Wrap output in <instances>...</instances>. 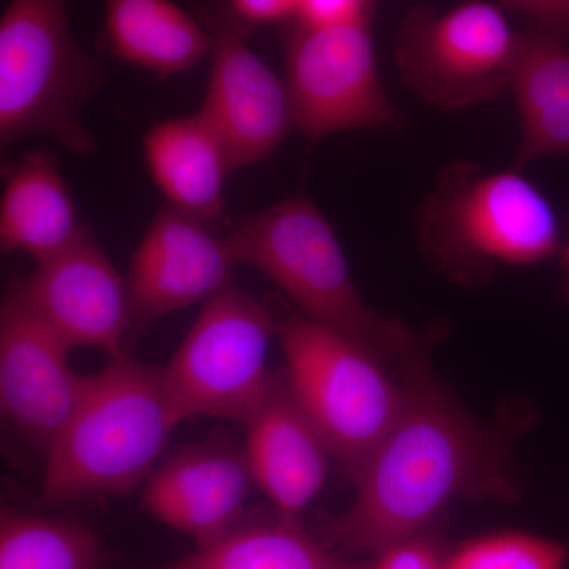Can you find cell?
<instances>
[{"mask_svg": "<svg viewBox=\"0 0 569 569\" xmlns=\"http://www.w3.org/2000/svg\"><path fill=\"white\" fill-rule=\"evenodd\" d=\"M104 50L159 77L183 73L211 54L201 20L173 0H104Z\"/></svg>", "mask_w": 569, "mask_h": 569, "instance_id": "19", "label": "cell"}, {"mask_svg": "<svg viewBox=\"0 0 569 569\" xmlns=\"http://www.w3.org/2000/svg\"><path fill=\"white\" fill-rule=\"evenodd\" d=\"M29 301L73 348H96L111 359L127 355L132 328L129 283L88 227L61 252L21 276Z\"/></svg>", "mask_w": 569, "mask_h": 569, "instance_id": "12", "label": "cell"}, {"mask_svg": "<svg viewBox=\"0 0 569 569\" xmlns=\"http://www.w3.org/2000/svg\"><path fill=\"white\" fill-rule=\"evenodd\" d=\"M403 406L355 479L350 507L329 523L328 545L377 556L430 529L456 497L511 500L518 481L505 445L433 372L425 339L397 359Z\"/></svg>", "mask_w": 569, "mask_h": 569, "instance_id": "1", "label": "cell"}, {"mask_svg": "<svg viewBox=\"0 0 569 569\" xmlns=\"http://www.w3.org/2000/svg\"><path fill=\"white\" fill-rule=\"evenodd\" d=\"M295 129L310 140L400 121L378 70L369 21L312 28L295 22L284 39Z\"/></svg>", "mask_w": 569, "mask_h": 569, "instance_id": "9", "label": "cell"}, {"mask_svg": "<svg viewBox=\"0 0 569 569\" xmlns=\"http://www.w3.org/2000/svg\"><path fill=\"white\" fill-rule=\"evenodd\" d=\"M372 0H299L296 22L312 28L370 21Z\"/></svg>", "mask_w": 569, "mask_h": 569, "instance_id": "24", "label": "cell"}, {"mask_svg": "<svg viewBox=\"0 0 569 569\" xmlns=\"http://www.w3.org/2000/svg\"><path fill=\"white\" fill-rule=\"evenodd\" d=\"M157 569H369L274 511L269 519L236 523L220 537Z\"/></svg>", "mask_w": 569, "mask_h": 569, "instance_id": "20", "label": "cell"}, {"mask_svg": "<svg viewBox=\"0 0 569 569\" xmlns=\"http://www.w3.org/2000/svg\"><path fill=\"white\" fill-rule=\"evenodd\" d=\"M507 9L530 18V24L569 40V0H500Z\"/></svg>", "mask_w": 569, "mask_h": 569, "instance_id": "26", "label": "cell"}, {"mask_svg": "<svg viewBox=\"0 0 569 569\" xmlns=\"http://www.w3.org/2000/svg\"><path fill=\"white\" fill-rule=\"evenodd\" d=\"M234 20L252 31L257 26L274 24L296 18L299 0H222Z\"/></svg>", "mask_w": 569, "mask_h": 569, "instance_id": "25", "label": "cell"}, {"mask_svg": "<svg viewBox=\"0 0 569 569\" xmlns=\"http://www.w3.org/2000/svg\"><path fill=\"white\" fill-rule=\"evenodd\" d=\"M144 159L171 206L208 223L223 216L224 182L233 168L200 112L156 123L144 134Z\"/></svg>", "mask_w": 569, "mask_h": 569, "instance_id": "18", "label": "cell"}, {"mask_svg": "<svg viewBox=\"0 0 569 569\" xmlns=\"http://www.w3.org/2000/svg\"><path fill=\"white\" fill-rule=\"evenodd\" d=\"M211 36V73L204 121L223 142L231 168L263 162L295 129L287 82L250 48V29L231 17L222 0H194Z\"/></svg>", "mask_w": 569, "mask_h": 569, "instance_id": "10", "label": "cell"}, {"mask_svg": "<svg viewBox=\"0 0 569 569\" xmlns=\"http://www.w3.org/2000/svg\"><path fill=\"white\" fill-rule=\"evenodd\" d=\"M417 227L430 263L467 287L488 283L500 266H538L563 249L556 209L515 167L447 164L419 208Z\"/></svg>", "mask_w": 569, "mask_h": 569, "instance_id": "3", "label": "cell"}, {"mask_svg": "<svg viewBox=\"0 0 569 569\" xmlns=\"http://www.w3.org/2000/svg\"><path fill=\"white\" fill-rule=\"evenodd\" d=\"M0 200V249L48 260L70 244L82 227L54 153H22L7 167Z\"/></svg>", "mask_w": 569, "mask_h": 569, "instance_id": "17", "label": "cell"}, {"mask_svg": "<svg viewBox=\"0 0 569 569\" xmlns=\"http://www.w3.org/2000/svg\"><path fill=\"white\" fill-rule=\"evenodd\" d=\"M227 242L236 264L263 272L296 309L358 340L383 361H397L421 339L362 299L332 224L306 193L236 220Z\"/></svg>", "mask_w": 569, "mask_h": 569, "instance_id": "4", "label": "cell"}, {"mask_svg": "<svg viewBox=\"0 0 569 569\" xmlns=\"http://www.w3.org/2000/svg\"><path fill=\"white\" fill-rule=\"evenodd\" d=\"M569 546L526 530L479 535L449 550L443 569H567Z\"/></svg>", "mask_w": 569, "mask_h": 569, "instance_id": "22", "label": "cell"}, {"mask_svg": "<svg viewBox=\"0 0 569 569\" xmlns=\"http://www.w3.org/2000/svg\"><path fill=\"white\" fill-rule=\"evenodd\" d=\"M561 261H563V268L565 271H567V277L569 280V242L567 246H563V249H561Z\"/></svg>", "mask_w": 569, "mask_h": 569, "instance_id": "27", "label": "cell"}, {"mask_svg": "<svg viewBox=\"0 0 569 569\" xmlns=\"http://www.w3.org/2000/svg\"><path fill=\"white\" fill-rule=\"evenodd\" d=\"M271 307L230 280L204 301L181 346L162 367L164 387L181 421L219 418L246 425L263 402L274 373Z\"/></svg>", "mask_w": 569, "mask_h": 569, "instance_id": "7", "label": "cell"}, {"mask_svg": "<svg viewBox=\"0 0 569 569\" xmlns=\"http://www.w3.org/2000/svg\"><path fill=\"white\" fill-rule=\"evenodd\" d=\"M244 427L242 448L254 486L274 511L298 519L323 489L335 458L283 370H277L268 395Z\"/></svg>", "mask_w": 569, "mask_h": 569, "instance_id": "15", "label": "cell"}, {"mask_svg": "<svg viewBox=\"0 0 569 569\" xmlns=\"http://www.w3.org/2000/svg\"><path fill=\"white\" fill-rule=\"evenodd\" d=\"M99 535L84 526L11 507L0 512V569H100Z\"/></svg>", "mask_w": 569, "mask_h": 569, "instance_id": "21", "label": "cell"}, {"mask_svg": "<svg viewBox=\"0 0 569 569\" xmlns=\"http://www.w3.org/2000/svg\"><path fill=\"white\" fill-rule=\"evenodd\" d=\"M447 550L430 529L388 546L369 569H443Z\"/></svg>", "mask_w": 569, "mask_h": 569, "instance_id": "23", "label": "cell"}, {"mask_svg": "<svg viewBox=\"0 0 569 569\" xmlns=\"http://www.w3.org/2000/svg\"><path fill=\"white\" fill-rule=\"evenodd\" d=\"M110 70L71 32L67 0H10L0 20V144L48 134L80 156L96 152L82 108Z\"/></svg>", "mask_w": 569, "mask_h": 569, "instance_id": "5", "label": "cell"}, {"mask_svg": "<svg viewBox=\"0 0 569 569\" xmlns=\"http://www.w3.org/2000/svg\"><path fill=\"white\" fill-rule=\"evenodd\" d=\"M509 89L520 116V144L512 167L545 157H569V44L530 24L519 33Z\"/></svg>", "mask_w": 569, "mask_h": 569, "instance_id": "16", "label": "cell"}, {"mask_svg": "<svg viewBox=\"0 0 569 569\" xmlns=\"http://www.w3.org/2000/svg\"><path fill=\"white\" fill-rule=\"evenodd\" d=\"M254 486L244 448L208 440L176 449L142 490V509L197 545L241 522Z\"/></svg>", "mask_w": 569, "mask_h": 569, "instance_id": "14", "label": "cell"}, {"mask_svg": "<svg viewBox=\"0 0 569 569\" xmlns=\"http://www.w3.org/2000/svg\"><path fill=\"white\" fill-rule=\"evenodd\" d=\"M268 306L288 383L332 458L355 481L399 417L402 380L389 376L383 359L350 336L288 302Z\"/></svg>", "mask_w": 569, "mask_h": 569, "instance_id": "6", "label": "cell"}, {"mask_svg": "<svg viewBox=\"0 0 569 569\" xmlns=\"http://www.w3.org/2000/svg\"><path fill=\"white\" fill-rule=\"evenodd\" d=\"M518 40L503 11L485 0L448 11L417 6L400 21L396 67L426 102L459 111L508 91Z\"/></svg>", "mask_w": 569, "mask_h": 569, "instance_id": "8", "label": "cell"}, {"mask_svg": "<svg viewBox=\"0 0 569 569\" xmlns=\"http://www.w3.org/2000/svg\"><path fill=\"white\" fill-rule=\"evenodd\" d=\"M181 422L162 367L129 355L111 359L88 377L80 403L47 449L41 501L58 507L132 492Z\"/></svg>", "mask_w": 569, "mask_h": 569, "instance_id": "2", "label": "cell"}, {"mask_svg": "<svg viewBox=\"0 0 569 569\" xmlns=\"http://www.w3.org/2000/svg\"><path fill=\"white\" fill-rule=\"evenodd\" d=\"M70 351L29 301L21 276L11 277L0 302V408L14 429L44 449L88 383L71 369Z\"/></svg>", "mask_w": 569, "mask_h": 569, "instance_id": "11", "label": "cell"}, {"mask_svg": "<svg viewBox=\"0 0 569 569\" xmlns=\"http://www.w3.org/2000/svg\"><path fill=\"white\" fill-rule=\"evenodd\" d=\"M212 223L168 204L130 258V343L160 318L208 301L231 280L233 254Z\"/></svg>", "mask_w": 569, "mask_h": 569, "instance_id": "13", "label": "cell"}]
</instances>
